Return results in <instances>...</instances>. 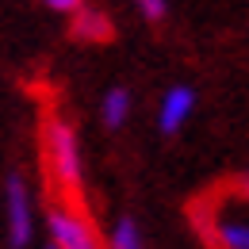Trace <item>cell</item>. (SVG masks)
Segmentation results:
<instances>
[{"label": "cell", "mask_w": 249, "mask_h": 249, "mask_svg": "<svg viewBox=\"0 0 249 249\" xmlns=\"http://www.w3.org/2000/svg\"><path fill=\"white\" fill-rule=\"evenodd\" d=\"M199 230L215 249H249V177H238L211 196V211L199 203Z\"/></svg>", "instance_id": "6da1fadb"}, {"label": "cell", "mask_w": 249, "mask_h": 249, "mask_svg": "<svg viewBox=\"0 0 249 249\" xmlns=\"http://www.w3.org/2000/svg\"><path fill=\"white\" fill-rule=\"evenodd\" d=\"M42 142H46V157H50V169H54L62 192L73 196V199H81V154H77V134H73V126L54 115V119L46 123Z\"/></svg>", "instance_id": "7a4b0ae2"}, {"label": "cell", "mask_w": 249, "mask_h": 249, "mask_svg": "<svg viewBox=\"0 0 249 249\" xmlns=\"http://www.w3.org/2000/svg\"><path fill=\"white\" fill-rule=\"evenodd\" d=\"M100 115H104V123L111 126H123L126 115H130V92L126 89H111V92L104 96V107H100Z\"/></svg>", "instance_id": "52a82bcc"}, {"label": "cell", "mask_w": 249, "mask_h": 249, "mask_svg": "<svg viewBox=\"0 0 249 249\" xmlns=\"http://www.w3.org/2000/svg\"><path fill=\"white\" fill-rule=\"evenodd\" d=\"M8 242L16 249L31 242V199H27V184L19 173L8 177Z\"/></svg>", "instance_id": "277c9868"}, {"label": "cell", "mask_w": 249, "mask_h": 249, "mask_svg": "<svg viewBox=\"0 0 249 249\" xmlns=\"http://www.w3.org/2000/svg\"><path fill=\"white\" fill-rule=\"evenodd\" d=\"M50 238L58 249H100L96 230L77 207H50Z\"/></svg>", "instance_id": "3957f363"}, {"label": "cell", "mask_w": 249, "mask_h": 249, "mask_svg": "<svg viewBox=\"0 0 249 249\" xmlns=\"http://www.w3.org/2000/svg\"><path fill=\"white\" fill-rule=\"evenodd\" d=\"M138 8H142V16L157 23V19H165V0H138Z\"/></svg>", "instance_id": "9c48e42d"}, {"label": "cell", "mask_w": 249, "mask_h": 249, "mask_svg": "<svg viewBox=\"0 0 249 249\" xmlns=\"http://www.w3.org/2000/svg\"><path fill=\"white\" fill-rule=\"evenodd\" d=\"M46 249H58V246H54V242H50V246H46Z\"/></svg>", "instance_id": "8fae6325"}, {"label": "cell", "mask_w": 249, "mask_h": 249, "mask_svg": "<svg viewBox=\"0 0 249 249\" xmlns=\"http://www.w3.org/2000/svg\"><path fill=\"white\" fill-rule=\"evenodd\" d=\"M69 16H73V27H69L73 38H81V42H107V38H111V19H107L104 12L77 4Z\"/></svg>", "instance_id": "8992f818"}, {"label": "cell", "mask_w": 249, "mask_h": 249, "mask_svg": "<svg viewBox=\"0 0 249 249\" xmlns=\"http://www.w3.org/2000/svg\"><path fill=\"white\" fill-rule=\"evenodd\" d=\"M81 0H46V8H54V12H73Z\"/></svg>", "instance_id": "30bf717a"}, {"label": "cell", "mask_w": 249, "mask_h": 249, "mask_svg": "<svg viewBox=\"0 0 249 249\" xmlns=\"http://www.w3.org/2000/svg\"><path fill=\"white\" fill-rule=\"evenodd\" d=\"M107 249H142V234H138V222L134 218H119L115 230H111V242Z\"/></svg>", "instance_id": "ba28073f"}, {"label": "cell", "mask_w": 249, "mask_h": 249, "mask_svg": "<svg viewBox=\"0 0 249 249\" xmlns=\"http://www.w3.org/2000/svg\"><path fill=\"white\" fill-rule=\"evenodd\" d=\"M192 107H196V92L184 89V85L173 89V92L161 100V111H157V126H161V134H177L180 123L192 115Z\"/></svg>", "instance_id": "5b68a950"}]
</instances>
